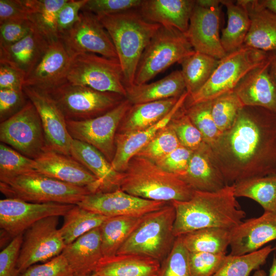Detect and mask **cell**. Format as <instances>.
<instances>
[{
    "label": "cell",
    "mask_w": 276,
    "mask_h": 276,
    "mask_svg": "<svg viewBox=\"0 0 276 276\" xmlns=\"http://www.w3.org/2000/svg\"><path fill=\"white\" fill-rule=\"evenodd\" d=\"M208 146L227 185L276 175V113L244 106L232 126Z\"/></svg>",
    "instance_id": "6da1fadb"
},
{
    "label": "cell",
    "mask_w": 276,
    "mask_h": 276,
    "mask_svg": "<svg viewBox=\"0 0 276 276\" xmlns=\"http://www.w3.org/2000/svg\"><path fill=\"white\" fill-rule=\"evenodd\" d=\"M175 211V237L207 227L232 229L245 217L234 193V185L215 192L194 191L186 201L171 202Z\"/></svg>",
    "instance_id": "7a4b0ae2"
},
{
    "label": "cell",
    "mask_w": 276,
    "mask_h": 276,
    "mask_svg": "<svg viewBox=\"0 0 276 276\" xmlns=\"http://www.w3.org/2000/svg\"><path fill=\"white\" fill-rule=\"evenodd\" d=\"M98 18L114 44L125 87L131 86L142 54L161 26L145 19L137 9Z\"/></svg>",
    "instance_id": "3957f363"
},
{
    "label": "cell",
    "mask_w": 276,
    "mask_h": 276,
    "mask_svg": "<svg viewBox=\"0 0 276 276\" xmlns=\"http://www.w3.org/2000/svg\"><path fill=\"white\" fill-rule=\"evenodd\" d=\"M121 173L120 189L144 199L167 202L186 201L194 192L179 177L141 156L132 157Z\"/></svg>",
    "instance_id": "277c9868"
},
{
    "label": "cell",
    "mask_w": 276,
    "mask_h": 276,
    "mask_svg": "<svg viewBox=\"0 0 276 276\" xmlns=\"http://www.w3.org/2000/svg\"><path fill=\"white\" fill-rule=\"evenodd\" d=\"M175 219V211L171 202L144 215L117 255H140L156 259L161 263L176 238L173 233Z\"/></svg>",
    "instance_id": "5b68a950"
},
{
    "label": "cell",
    "mask_w": 276,
    "mask_h": 276,
    "mask_svg": "<svg viewBox=\"0 0 276 276\" xmlns=\"http://www.w3.org/2000/svg\"><path fill=\"white\" fill-rule=\"evenodd\" d=\"M1 192L6 198L32 203L77 204L91 192L37 171L0 181Z\"/></svg>",
    "instance_id": "8992f818"
},
{
    "label": "cell",
    "mask_w": 276,
    "mask_h": 276,
    "mask_svg": "<svg viewBox=\"0 0 276 276\" xmlns=\"http://www.w3.org/2000/svg\"><path fill=\"white\" fill-rule=\"evenodd\" d=\"M269 52L245 45L227 54L219 63L207 82L195 94L189 96L185 105L213 101L234 91L241 80L250 71L263 64Z\"/></svg>",
    "instance_id": "52a82bcc"
},
{
    "label": "cell",
    "mask_w": 276,
    "mask_h": 276,
    "mask_svg": "<svg viewBox=\"0 0 276 276\" xmlns=\"http://www.w3.org/2000/svg\"><path fill=\"white\" fill-rule=\"evenodd\" d=\"M195 52L185 33L174 28L161 26L141 56L133 84L146 83Z\"/></svg>",
    "instance_id": "ba28073f"
},
{
    "label": "cell",
    "mask_w": 276,
    "mask_h": 276,
    "mask_svg": "<svg viewBox=\"0 0 276 276\" xmlns=\"http://www.w3.org/2000/svg\"><path fill=\"white\" fill-rule=\"evenodd\" d=\"M48 93L66 120L82 121L100 116L119 105L125 98L117 93L103 92L68 82Z\"/></svg>",
    "instance_id": "9c48e42d"
},
{
    "label": "cell",
    "mask_w": 276,
    "mask_h": 276,
    "mask_svg": "<svg viewBox=\"0 0 276 276\" xmlns=\"http://www.w3.org/2000/svg\"><path fill=\"white\" fill-rule=\"evenodd\" d=\"M67 81L100 91L115 93L125 98L126 95L119 60L96 54L83 53L73 57Z\"/></svg>",
    "instance_id": "30bf717a"
},
{
    "label": "cell",
    "mask_w": 276,
    "mask_h": 276,
    "mask_svg": "<svg viewBox=\"0 0 276 276\" xmlns=\"http://www.w3.org/2000/svg\"><path fill=\"white\" fill-rule=\"evenodd\" d=\"M0 141L34 159L47 149L40 118L29 100L18 112L1 122Z\"/></svg>",
    "instance_id": "8fae6325"
},
{
    "label": "cell",
    "mask_w": 276,
    "mask_h": 276,
    "mask_svg": "<svg viewBox=\"0 0 276 276\" xmlns=\"http://www.w3.org/2000/svg\"><path fill=\"white\" fill-rule=\"evenodd\" d=\"M131 105L125 98L114 108L100 116L82 121L66 120L67 130L73 139L94 147L111 163L118 127Z\"/></svg>",
    "instance_id": "7c38bea8"
},
{
    "label": "cell",
    "mask_w": 276,
    "mask_h": 276,
    "mask_svg": "<svg viewBox=\"0 0 276 276\" xmlns=\"http://www.w3.org/2000/svg\"><path fill=\"white\" fill-rule=\"evenodd\" d=\"M59 39L72 58L83 53H93L118 59L112 39L95 14L83 10L78 20Z\"/></svg>",
    "instance_id": "4fadbf2b"
},
{
    "label": "cell",
    "mask_w": 276,
    "mask_h": 276,
    "mask_svg": "<svg viewBox=\"0 0 276 276\" xmlns=\"http://www.w3.org/2000/svg\"><path fill=\"white\" fill-rule=\"evenodd\" d=\"M59 217L51 216L35 223L25 232L17 261L20 273L39 262L61 254L66 244L58 228Z\"/></svg>",
    "instance_id": "5bb4252c"
},
{
    "label": "cell",
    "mask_w": 276,
    "mask_h": 276,
    "mask_svg": "<svg viewBox=\"0 0 276 276\" xmlns=\"http://www.w3.org/2000/svg\"><path fill=\"white\" fill-rule=\"evenodd\" d=\"M75 205L32 203L6 198L0 200V227L13 239L43 218L63 217Z\"/></svg>",
    "instance_id": "9a60e30c"
},
{
    "label": "cell",
    "mask_w": 276,
    "mask_h": 276,
    "mask_svg": "<svg viewBox=\"0 0 276 276\" xmlns=\"http://www.w3.org/2000/svg\"><path fill=\"white\" fill-rule=\"evenodd\" d=\"M23 90L39 115L47 148L71 156L73 139L67 130L65 118L55 102L45 91L25 86Z\"/></svg>",
    "instance_id": "2e32d148"
},
{
    "label": "cell",
    "mask_w": 276,
    "mask_h": 276,
    "mask_svg": "<svg viewBox=\"0 0 276 276\" xmlns=\"http://www.w3.org/2000/svg\"><path fill=\"white\" fill-rule=\"evenodd\" d=\"M169 203L144 199L118 189L88 194L77 205L107 217H141L159 210Z\"/></svg>",
    "instance_id": "e0dca14e"
},
{
    "label": "cell",
    "mask_w": 276,
    "mask_h": 276,
    "mask_svg": "<svg viewBox=\"0 0 276 276\" xmlns=\"http://www.w3.org/2000/svg\"><path fill=\"white\" fill-rule=\"evenodd\" d=\"M220 5L210 8L195 3L187 32L188 40L195 52L221 59L227 54L219 34Z\"/></svg>",
    "instance_id": "ac0fdd59"
},
{
    "label": "cell",
    "mask_w": 276,
    "mask_h": 276,
    "mask_svg": "<svg viewBox=\"0 0 276 276\" xmlns=\"http://www.w3.org/2000/svg\"><path fill=\"white\" fill-rule=\"evenodd\" d=\"M37 172L66 183L99 192L97 178L71 156L47 149L35 159Z\"/></svg>",
    "instance_id": "d6986e66"
},
{
    "label": "cell",
    "mask_w": 276,
    "mask_h": 276,
    "mask_svg": "<svg viewBox=\"0 0 276 276\" xmlns=\"http://www.w3.org/2000/svg\"><path fill=\"white\" fill-rule=\"evenodd\" d=\"M72 60L59 39L51 42L33 70L26 77L24 86L45 92L67 82Z\"/></svg>",
    "instance_id": "ffe728a7"
},
{
    "label": "cell",
    "mask_w": 276,
    "mask_h": 276,
    "mask_svg": "<svg viewBox=\"0 0 276 276\" xmlns=\"http://www.w3.org/2000/svg\"><path fill=\"white\" fill-rule=\"evenodd\" d=\"M276 240V212H264L259 217L242 221L230 229V255L257 251Z\"/></svg>",
    "instance_id": "44dd1931"
},
{
    "label": "cell",
    "mask_w": 276,
    "mask_h": 276,
    "mask_svg": "<svg viewBox=\"0 0 276 276\" xmlns=\"http://www.w3.org/2000/svg\"><path fill=\"white\" fill-rule=\"evenodd\" d=\"M270 63L269 53L268 59L247 73L235 87L234 91L244 106L260 107L276 113V83Z\"/></svg>",
    "instance_id": "7402d4cb"
},
{
    "label": "cell",
    "mask_w": 276,
    "mask_h": 276,
    "mask_svg": "<svg viewBox=\"0 0 276 276\" xmlns=\"http://www.w3.org/2000/svg\"><path fill=\"white\" fill-rule=\"evenodd\" d=\"M186 91L178 99L171 111L161 120L144 130L126 134L117 133L116 151L111 163L113 168L123 172L130 159L135 156L162 128L167 125L176 113L183 106L188 97Z\"/></svg>",
    "instance_id": "603a6c76"
},
{
    "label": "cell",
    "mask_w": 276,
    "mask_h": 276,
    "mask_svg": "<svg viewBox=\"0 0 276 276\" xmlns=\"http://www.w3.org/2000/svg\"><path fill=\"white\" fill-rule=\"evenodd\" d=\"M195 3L194 0H142L137 10L149 22L185 34Z\"/></svg>",
    "instance_id": "cb8c5ba5"
},
{
    "label": "cell",
    "mask_w": 276,
    "mask_h": 276,
    "mask_svg": "<svg viewBox=\"0 0 276 276\" xmlns=\"http://www.w3.org/2000/svg\"><path fill=\"white\" fill-rule=\"evenodd\" d=\"M237 2L246 9L250 21L244 45L266 52L276 51V15L259 1Z\"/></svg>",
    "instance_id": "d4e9b609"
},
{
    "label": "cell",
    "mask_w": 276,
    "mask_h": 276,
    "mask_svg": "<svg viewBox=\"0 0 276 276\" xmlns=\"http://www.w3.org/2000/svg\"><path fill=\"white\" fill-rule=\"evenodd\" d=\"M61 254L66 260L74 276L94 273L103 258L99 227L88 232L66 245Z\"/></svg>",
    "instance_id": "484cf974"
},
{
    "label": "cell",
    "mask_w": 276,
    "mask_h": 276,
    "mask_svg": "<svg viewBox=\"0 0 276 276\" xmlns=\"http://www.w3.org/2000/svg\"><path fill=\"white\" fill-rule=\"evenodd\" d=\"M50 44L34 29L21 40L10 45L0 47V63L20 71L26 77L38 63Z\"/></svg>",
    "instance_id": "4316f807"
},
{
    "label": "cell",
    "mask_w": 276,
    "mask_h": 276,
    "mask_svg": "<svg viewBox=\"0 0 276 276\" xmlns=\"http://www.w3.org/2000/svg\"><path fill=\"white\" fill-rule=\"evenodd\" d=\"M71 156L87 169L98 179L99 192L120 189L121 173L117 172L105 156L94 147L73 139Z\"/></svg>",
    "instance_id": "83f0119b"
},
{
    "label": "cell",
    "mask_w": 276,
    "mask_h": 276,
    "mask_svg": "<svg viewBox=\"0 0 276 276\" xmlns=\"http://www.w3.org/2000/svg\"><path fill=\"white\" fill-rule=\"evenodd\" d=\"M180 178L194 191L215 192L227 185L205 143L193 151L187 171Z\"/></svg>",
    "instance_id": "f1b7e54d"
},
{
    "label": "cell",
    "mask_w": 276,
    "mask_h": 276,
    "mask_svg": "<svg viewBox=\"0 0 276 276\" xmlns=\"http://www.w3.org/2000/svg\"><path fill=\"white\" fill-rule=\"evenodd\" d=\"M160 262L136 254L116 255L103 257L94 273L99 276H159Z\"/></svg>",
    "instance_id": "f546056e"
},
{
    "label": "cell",
    "mask_w": 276,
    "mask_h": 276,
    "mask_svg": "<svg viewBox=\"0 0 276 276\" xmlns=\"http://www.w3.org/2000/svg\"><path fill=\"white\" fill-rule=\"evenodd\" d=\"M125 87V98L132 105L179 98L186 91L181 71H173L152 83Z\"/></svg>",
    "instance_id": "4dcf8cb0"
},
{
    "label": "cell",
    "mask_w": 276,
    "mask_h": 276,
    "mask_svg": "<svg viewBox=\"0 0 276 276\" xmlns=\"http://www.w3.org/2000/svg\"><path fill=\"white\" fill-rule=\"evenodd\" d=\"M179 98L132 105L121 122L117 133L134 132L153 126L171 111Z\"/></svg>",
    "instance_id": "1f68e13d"
},
{
    "label": "cell",
    "mask_w": 276,
    "mask_h": 276,
    "mask_svg": "<svg viewBox=\"0 0 276 276\" xmlns=\"http://www.w3.org/2000/svg\"><path fill=\"white\" fill-rule=\"evenodd\" d=\"M221 1L226 8L227 22L220 36L222 47L226 54L244 45L250 28V19L246 9L237 1Z\"/></svg>",
    "instance_id": "d6a6232c"
},
{
    "label": "cell",
    "mask_w": 276,
    "mask_h": 276,
    "mask_svg": "<svg viewBox=\"0 0 276 276\" xmlns=\"http://www.w3.org/2000/svg\"><path fill=\"white\" fill-rule=\"evenodd\" d=\"M68 0H23L34 28L50 43L59 39L57 16Z\"/></svg>",
    "instance_id": "836d02e7"
},
{
    "label": "cell",
    "mask_w": 276,
    "mask_h": 276,
    "mask_svg": "<svg viewBox=\"0 0 276 276\" xmlns=\"http://www.w3.org/2000/svg\"><path fill=\"white\" fill-rule=\"evenodd\" d=\"M143 216H122L108 217L99 227L103 257L117 253L137 226Z\"/></svg>",
    "instance_id": "e575fe53"
},
{
    "label": "cell",
    "mask_w": 276,
    "mask_h": 276,
    "mask_svg": "<svg viewBox=\"0 0 276 276\" xmlns=\"http://www.w3.org/2000/svg\"><path fill=\"white\" fill-rule=\"evenodd\" d=\"M219 59L195 52L179 63L189 96L197 92L207 82L217 66Z\"/></svg>",
    "instance_id": "d590c367"
},
{
    "label": "cell",
    "mask_w": 276,
    "mask_h": 276,
    "mask_svg": "<svg viewBox=\"0 0 276 276\" xmlns=\"http://www.w3.org/2000/svg\"><path fill=\"white\" fill-rule=\"evenodd\" d=\"M189 252L226 254L230 243V229L207 227L180 236Z\"/></svg>",
    "instance_id": "8d00e7d4"
},
{
    "label": "cell",
    "mask_w": 276,
    "mask_h": 276,
    "mask_svg": "<svg viewBox=\"0 0 276 276\" xmlns=\"http://www.w3.org/2000/svg\"><path fill=\"white\" fill-rule=\"evenodd\" d=\"M234 185L236 198L251 199L264 212H276V175L251 178Z\"/></svg>",
    "instance_id": "74e56055"
},
{
    "label": "cell",
    "mask_w": 276,
    "mask_h": 276,
    "mask_svg": "<svg viewBox=\"0 0 276 276\" xmlns=\"http://www.w3.org/2000/svg\"><path fill=\"white\" fill-rule=\"evenodd\" d=\"M63 217L64 222L59 229L66 245L73 242L88 232L99 227L108 218L77 204Z\"/></svg>",
    "instance_id": "f35d334b"
},
{
    "label": "cell",
    "mask_w": 276,
    "mask_h": 276,
    "mask_svg": "<svg viewBox=\"0 0 276 276\" xmlns=\"http://www.w3.org/2000/svg\"><path fill=\"white\" fill-rule=\"evenodd\" d=\"M274 250L270 245L257 251L242 255H226L219 269L213 276H249L255 270L264 265Z\"/></svg>",
    "instance_id": "ab89813d"
},
{
    "label": "cell",
    "mask_w": 276,
    "mask_h": 276,
    "mask_svg": "<svg viewBox=\"0 0 276 276\" xmlns=\"http://www.w3.org/2000/svg\"><path fill=\"white\" fill-rule=\"evenodd\" d=\"M36 171V163L35 159L1 143L0 181Z\"/></svg>",
    "instance_id": "60d3db41"
},
{
    "label": "cell",
    "mask_w": 276,
    "mask_h": 276,
    "mask_svg": "<svg viewBox=\"0 0 276 276\" xmlns=\"http://www.w3.org/2000/svg\"><path fill=\"white\" fill-rule=\"evenodd\" d=\"M181 145L174 131L168 124L135 155L156 163Z\"/></svg>",
    "instance_id": "b9f144b4"
},
{
    "label": "cell",
    "mask_w": 276,
    "mask_h": 276,
    "mask_svg": "<svg viewBox=\"0 0 276 276\" xmlns=\"http://www.w3.org/2000/svg\"><path fill=\"white\" fill-rule=\"evenodd\" d=\"M212 101L200 102L184 107L187 114L201 133L205 143L213 144L220 135L211 113Z\"/></svg>",
    "instance_id": "7bdbcfd3"
},
{
    "label": "cell",
    "mask_w": 276,
    "mask_h": 276,
    "mask_svg": "<svg viewBox=\"0 0 276 276\" xmlns=\"http://www.w3.org/2000/svg\"><path fill=\"white\" fill-rule=\"evenodd\" d=\"M243 107L234 91L226 94L212 101V115L221 133L232 126L239 111Z\"/></svg>",
    "instance_id": "ee69618b"
},
{
    "label": "cell",
    "mask_w": 276,
    "mask_h": 276,
    "mask_svg": "<svg viewBox=\"0 0 276 276\" xmlns=\"http://www.w3.org/2000/svg\"><path fill=\"white\" fill-rule=\"evenodd\" d=\"M169 124L174 131L181 145L187 148L194 151L204 143L201 133L187 114L184 105Z\"/></svg>",
    "instance_id": "f6af8a7d"
},
{
    "label": "cell",
    "mask_w": 276,
    "mask_h": 276,
    "mask_svg": "<svg viewBox=\"0 0 276 276\" xmlns=\"http://www.w3.org/2000/svg\"><path fill=\"white\" fill-rule=\"evenodd\" d=\"M159 276H192L189 251L180 236L176 237L170 252L161 262Z\"/></svg>",
    "instance_id": "bcb514c9"
},
{
    "label": "cell",
    "mask_w": 276,
    "mask_h": 276,
    "mask_svg": "<svg viewBox=\"0 0 276 276\" xmlns=\"http://www.w3.org/2000/svg\"><path fill=\"white\" fill-rule=\"evenodd\" d=\"M226 254L189 252L192 276H213L222 265Z\"/></svg>",
    "instance_id": "7dc6e473"
},
{
    "label": "cell",
    "mask_w": 276,
    "mask_h": 276,
    "mask_svg": "<svg viewBox=\"0 0 276 276\" xmlns=\"http://www.w3.org/2000/svg\"><path fill=\"white\" fill-rule=\"evenodd\" d=\"M142 0H87L83 10L98 17L138 9Z\"/></svg>",
    "instance_id": "c3c4849f"
},
{
    "label": "cell",
    "mask_w": 276,
    "mask_h": 276,
    "mask_svg": "<svg viewBox=\"0 0 276 276\" xmlns=\"http://www.w3.org/2000/svg\"><path fill=\"white\" fill-rule=\"evenodd\" d=\"M18 276H74L64 257L61 254L43 264L33 265Z\"/></svg>",
    "instance_id": "681fc988"
},
{
    "label": "cell",
    "mask_w": 276,
    "mask_h": 276,
    "mask_svg": "<svg viewBox=\"0 0 276 276\" xmlns=\"http://www.w3.org/2000/svg\"><path fill=\"white\" fill-rule=\"evenodd\" d=\"M193 151L180 145L156 163L162 169L179 178L184 175Z\"/></svg>",
    "instance_id": "f907efd6"
},
{
    "label": "cell",
    "mask_w": 276,
    "mask_h": 276,
    "mask_svg": "<svg viewBox=\"0 0 276 276\" xmlns=\"http://www.w3.org/2000/svg\"><path fill=\"white\" fill-rule=\"evenodd\" d=\"M28 101L23 89H0L1 122L18 112Z\"/></svg>",
    "instance_id": "816d5d0a"
},
{
    "label": "cell",
    "mask_w": 276,
    "mask_h": 276,
    "mask_svg": "<svg viewBox=\"0 0 276 276\" xmlns=\"http://www.w3.org/2000/svg\"><path fill=\"white\" fill-rule=\"evenodd\" d=\"M23 234L14 237L0 252V276H18L17 261Z\"/></svg>",
    "instance_id": "f5cc1de1"
},
{
    "label": "cell",
    "mask_w": 276,
    "mask_h": 276,
    "mask_svg": "<svg viewBox=\"0 0 276 276\" xmlns=\"http://www.w3.org/2000/svg\"><path fill=\"white\" fill-rule=\"evenodd\" d=\"M29 20H12L0 25V47L13 44L26 37L34 29Z\"/></svg>",
    "instance_id": "db71d44e"
},
{
    "label": "cell",
    "mask_w": 276,
    "mask_h": 276,
    "mask_svg": "<svg viewBox=\"0 0 276 276\" xmlns=\"http://www.w3.org/2000/svg\"><path fill=\"white\" fill-rule=\"evenodd\" d=\"M87 0H68L57 16V30L59 36L70 29L79 19L80 12Z\"/></svg>",
    "instance_id": "11a10c76"
},
{
    "label": "cell",
    "mask_w": 276,
    "mask_h": 276,
    "mask_svg": "<svg viewBox=\"0 0 276 276\" xmlns=\"http://www.w3.org/2000/svg\"><path fill=\"white\" fill-rule=\"evenodd\" d=\"M28 13L23 0H0V25L9 21L27 20Z\"/></svg>",
    "instance_id": "9f6ffc18"
},
{
    "label": "cell",
    "mask_w": 276,
    "mask_h": 276,
    "mask_svg": "<svg viewBox=\"0 0 276 276\" xmlns=\"http://www.w3.org/2000/svg\"><path fill=\"white\" fill-rule=\"evenodd\" d=\"M26 75L20 71L0 63V89H23Z\"/></svg>",
    "instance_id": "6f0895ef"
},
{
    "label": "cell",
    "mask_w": 276,
    "mask_h": 276,
    "mask_svg": "<svg viewBox=\"0 0 276 276\" xmlns=\"http://www.w3.org/2000/svg\"><path fill=\"white\" fill-rule=\"evenodd\" d=\"M252 276H276V257L273 258L268 274L264 270L258 269L254 272Z\"/></svg>",
    "instance_id": "680465c9"
},
{
    "label": "cell",
    "mask_w": 276,
    "mask_h": 276,
    "mask_svg": "<svg viewBox=\"0 0 276 276\" xmlns=\"http://www.w3.org/2000/svg\"><path fill=\"white\" fill-rule=\"evenodd\" d=\"M196 4L202 7L210 8L220 6L221 0H196Z\"/></svg>",
    "instance_id": "91938a15"
},
{
    "label": "cell",
    "mask_w": 276,
    "mask_h": 276,
    "mask_svg": "<svg viewBox=\"0 0 276 276\" xmlns=\"http://www.w3.org/2000/svg\"><path fill=\"white\" fill-rule=\"evenodd\" d=\"M260 4L276 15V0H260Z\"/></svg>",
    "instance_id": "94428289"
},
{
    "label": "cell",
    "mask_w": 276,
    "mask_h": 276,
    "mask_svg": "<svg viewBox=\"0 0 276 276\" xmlns=\"http://www.w3.org/2000/svg\"><path fill=\"white\" fill-rule=\"evenodd\" d=\"M270 69L272 77L276 83V51L270 52Z\"/></svg>",
    "instance_id": "6125c7cd"
},
{
    "label": "cell",
    "mask_w": 276,
    "mask_h": 276,
    "mask_svg": "<svg viewBox=\"0 0 276 276\" xmlns=\"http://www.w3.org/2000/svg\"><path fill=\"white\" fill-rule=\"evenodd\" d=\"M82 276H99V275L98 274H97L96 273L94 272V273L89 274L82 275Z\"/></svg>",
    "instance_id": "be15d7a7"
},
{
    "label": "cell",
    "mask_w": 276,
    "mask_h": 276,
    "mask_svg": "<svg viewBox=\"0 0 276 276\" xmlns=\"http://www.w3.org/2000/svg\"><path fill=\"white\" fill-rule=\"evenodd\" d=\"M274 249H276V243H275V246L274 247Z\"/></svg>",
    "instance_id": "e7e4bbea"
}]
</instances>
